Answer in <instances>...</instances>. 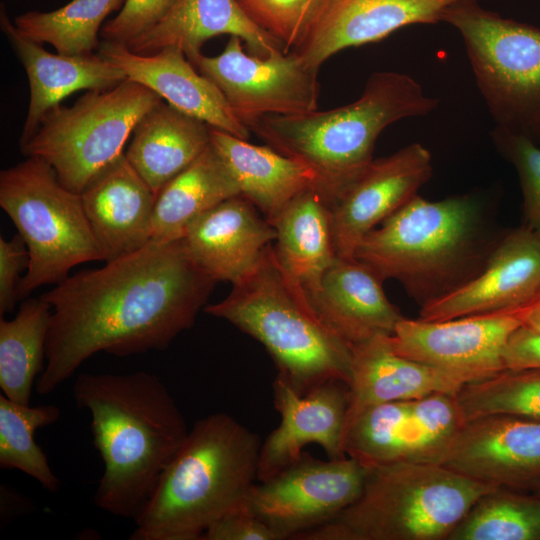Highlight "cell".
<instances>
[{"label":"cell","mask_w":540,"mask_h":540,"mask_svg":"<svg viewBox=\"0 0 540 540\" xmlns=\"http://www.w3.org/2000/svg\"><path fill=\"white\" fill-rule=\"evenodd\" d=\"M0 206L28 250L19 300L42 285L63 281L77 265L103 260L81 195L66 188L42 158L27 156L0 172Z\"/></svg>","instance_id":"ba28073f"},{"label":"cell","mask_w":540,"mask_h":540,"mask_svg":"<svg viewBox=\"0 0 540 540\" xmlns=\"http://www.w3.org/2000/svg\"><path fill=\"white\" fill-rule=\"evenodd\" d=\"M366 475L367 467L352 457L320 460L303 451L281 472L255 483L245 506L277 540L297 539L353 504Z\"/></svg>","instance_id":"8fae6325"},{"label":"cell","mask_w":540,"mask_h":540,"mask_svg":"<svg viewBox=\"0 0 540 540\" xmlns=\"http://www.w3.org/2000/svg\"><path fill=\"white\" fill-rule=\"evenodd\" d=\"M222 301L204 307L259 341L277 375L299 394L351 378V347L320 318L308 294L280 264L273 245L235 282Z\"/></svg>","instance_id":"5b68a950"},{"label":"cell","mask_w":540,"mask_h":540,"mask_svg":"<svg viewBox=\"0 0 540 540\" xmlns=\"http://www.w3.org/2000/svg\"><path fill=\"white\" fill-rule=\"evenodd\" d=\"M538 144L540 145V138H539Z\"/></svg>","instance_id":"ee69618b"},{"label":"cell","mask_w":540,"mask_h":540,"mask_svg":"<svg viewBox=\"0 0 540 540\" xmlns=\"http://www.w3.org/2000/svg\"><path fill=\"white\" fill-rule=\"evenodd\" d=\"M28 250L19 234L0 238V315L11 312L18 298L20 273L28 267Z\"/></svg>","instance_id":"f35d334b"},{"label":"cell","mask_w":540,"mask_h":540,"mask_svg":"<svg viewBox=\"0 0 540 540\" xmlns=\"http://www.w3.org/2000/svg\"><path fill=\"white\" fill-rule=\"evenodd\" d=\"M177 0H125L116 17L100 31L103 40L127 45L157 25Z\"/></svg>","instance_id":"74e56055"},{"label":"cell","mask_w":540,"mask_h":540,"mask_svg":"<svg viewBox=\"0 0 540 540\" xmlns=\"http://www.w3.org/2000/svg\"><path fill=\"white\" fill-rule=\"evenodd\" d=\"M161 100L156 92L129 78L111 89L89 90L70 107L51 108L30 139L20 145L21 151L45 160L66 188L81 194L124 153L137 123Z\"/></svg>","instance_id":"30bf717a"},{"label":"cell","mask_w":540,"mask_h":540,"mask_svg":"<svg viewBox=\"0 0 540 540\" xmlns=\"http://www.w3.org/2000/svg\"><path fill=\"white\" fill-rule=\"evenodd\" d=\"M540 293V236L521 225L507 232L482 270L421 306L419 319L441 321L521 307Z\"/></svg>","instance_id":"d6986e66"},{"label":"cell","mask_w":540,"mask_h":540,"mask_svg":"<svg viewBox=\"0 0 540 540\" xmlns=\"http://www.w3.org/2000/svg\"><path fill=\"white\" fill-rule=\"evenodd\" d=\"M319 0H237L246 15L290 52L302 38Z\"/></svg>","instance_id":"8d00e7d4"},{"label":"cell","mask_w":540,"mask_h":540,"mask_svg":"<svg viewBox=\"0 0 540 540\" xmlns=\"http://www.w3.org/2000/svg\"><path fill=\"white\" fill-rule=\"evenodd\" d=\"M467 383L457 374L397 354L387 335L352 345L344 439L355 420L372 407L438 393L457 394Z\"/></svg>","instance_id":"7402d4cb"},{"label":"cell","mask_w":540,"mask_h":540,"mask_svg":"<svg viewBox=\"0 0 540 540\" xmlns=\"http://www.w3.org/2000/svg\"><path fill=\"white\" fill-rule=\"evenodd\" d=\"M383 280L356 258L336 257L308 296L320 318L352 345L392 335L404 318L383 290Z\"/></svg>","instance_id":"d4e9b609"},{"label":"cell","mask_w":540,"mask_h":540,"mask_svg":"<svg viewBox=\"0 0 540 540\" xmlns=\"http://www.w3.org/2000/svg\"><path fill=\"white\" fill-rule=\"evenodd\" d=\"M521 307L441 321L404 317L388 342L401 356L457 374L468 383L480 381L506 369L504 351L523 325Z\"/></svg>","instance_id":"5bb4252c"},{"label":"cell","mask_w":540,"mask_h":540,"mask_svg":"<svg viewBox=\"0 0 540 540\" xmlns=\"http://www.w3.org/2000/svg\"><path fill=\"white\" fill-rule=\"evenodd\" d=\"M125 0H72L48 11H28L15 17L14 25L24 37L51 44L63 55H87L99 47L102 24Z\"/></svg>","instance_id":"1f68e13d"},{"label":"cell","mask_w":540,"mask_h":540,"mask_svg":"<svg viewBox=\"0 0 540 540\" xmlns=\"http://www.w3.org/2000/svg\"><path fill=\"white\" fill-rule=\"evenodd\" d=\"M440 463L367 467L358 499L298 540H448L473 505L497 489Z\"/></svg>","instance_id":"52a82bcc"},{"label":"cell","mask_w":540,"mask_h":540,"mask_svg":"<svg viewBox=\"0 0 540 540\" xmlns=\"http://www.w3.org/2000/svg\"><path fill=\"white\" fill-rule=\"evenodd\" d=\"M211 144L237 182L240 193L270 222L301 192L316 187L318 178L305 164L270 146L249 143L210 126Z\"/></svg>","instance_id":"4316f807"},{"label":"cell","mask_w":540,"mask_h":540,"mask_svg":"<svg viewBox=\"0 0 540 540\" xmlns=\"http://www.w3.org/2000/svg\"><path fill=\"white\" fill-rule=\"evenodd\" d=\"M201 540H277L270 528L246 506L222 516L204 532Z\"/></svg>","instance_id":"ab89813d"},{"label":"cell","mask_w":540,"mask_h":540,"mask_svg":"<svg viewBox=\"0 0 540 540\" xmlns=\"http://www.w3.org/2000/svg\"><path fill=\"white\" fill-rule=\"evenodd\" d=\"M504 363L511 370L540 368V331L519 327L506 345Z\"/></svg>","instance_id":"60d3db41"},{"label":"cell","mask_w":540,"mask_h":540,"mask_svg":"<svg viewBox=\"0 0 540 540\" xmlns=\"http://www.w3.org/2000/svg\"><path fill=\"white\" fill-rule=\"evenodd\" d=\"M448 540H540V496L497 488L473 505Z\"/></svg>","instance_id":"836d02e7"},{"label":"cell","mask_w":540,"mask_h":540,"mask_svg":"<svg viewBox=\"0 0 540 540\" xmlns=\"http://www.w3.org/2000/svg\"><path fill=\"white\" fill-rule=\"evenodd\" d=\"M240 194L229 168L210 144L157 193L151 240L173 242L182 239L197 217Z\"/></svg>","instance_id":"f546056e"},{"label":"cell","mask_w":540,"mask_h":540,"mask_svg":"<svg viewBox=\"0 0 540 540\" xmlns=\"http://www.w3.org/2000/svg\"><path fill=\"white\" fill-rule=\"evenodd\" d=\"M432 173L431 154L419 143L373 159L331 206L337 256L355 258L362 239L418 195Z\"/></svg>","instance_id":"2e32d148"},{"label":"cell","mask_w":540,"mask_h":540,"mask_svg":"<svg viewBox=\"0 0 540 540\" xmlns=\"http://www.w3.org/2000/svg\"><path fill=\"white\" fill-rule=\"evenodd\" d=\"M490 136L496 150L518 175L523 196L522 225L540 236V145L523 134L498 126Z\"/></svg>","instance_id":"d590c367"},{"label":"cell","mask_w":540,"mask_h":540,"mask_svg":"<svg viewBox=\"0 0 540 540\" xmlns=\"http://www.w3.org/2000/svg\"><path fill=\"white\" fill-rule=\"evenodd\" d=\"M78 408L91 416L93 445L104 464L94 502L134 519L184 442L185 418L154 373H81L73 384Z\"/></svg>","instance_id":"7a4b0ae2"},{"label":"cell","mask_w":540,"mask_h":540,"mask_svg":"<svg viewBox=\"0 0 540 540\" xmlns=\"http://www.w3.org/2000/svg\"><path fill=\"white\" fill-rule=\"evenodd\" d=\"M523 327L540 331V293L521 307Z\"/></svg>","instance_id":"b9f144b4"},{"label":"cell","mask_w":540,"mask_h":540,"mask_svg":"<svg viewBox=\"0 0 540 540\" xmlns=\"http://www.w3.org/2000/svg\"><path fill=\"white\" fill-rule=\"evenodd\" d=\"M273 396L281 421L262 442L258 481H266L295 462L310 443L318 444L329 459L346 457L344 428L349 386L343 381L322 383L301 395L276 375Z\"/></svg>","instance_id":"ac0fdd59"},{"label":"cell","mask_w":540,"mask_h":540,"mask_svg":"<svg viewBox=\"0 0 540 540\" xmlns=\"http://www.w3.org/2000/svg\"><path fill=\"white\" fill-rule=\"evenodd\" d=\"M51 306L41 296L24 300L11 320L0 319V388L8 399L30 405L45 364Z\"/></svg>","instance_id":"4dcf8cb0"},{"label":"cell","mask_w":540,"mask_h":540,"mask_svg":"<svg viewBox=\"0 0 540 540\" xmlns=\"http://www.w3.org/2000/svg\"><path fill=\"white\" fill-rule=\"evenodd\" d=\"M80 195L104 261L129 255L151 241L156 194L125 153L100 171Z\"/></svg>","instance_id":"44dd1931"},{"label":"cell","mask_w":540,"mask_h":540,"mask_svg":"<svg viewBox=\"0 0 540 540\" xmlns=\"http://www.w3.org/2000/svg\"><path fill=\"white\" fill-rule=\"evenodd\" d=\"M441 464L494 487L533 491L540 484V421L510 414L466 420Z\"/></svg>","instance_id":"9a60e30c"},{"label":"cell","mask_w":540,"mask_h":540,"mask_svg":"<svg viewBox=\"0 0 540 540\" xmlns=\"http://www.w3.org/2000/svg\"><path fill=\"white\" fill-rule=\"evenodd\" d=\"M98 54L176 109L213 128L249 139L251 131L235 115L220 89L197 72L179 48L165 47L144 55L134 53L124 44L103 40Z\"/></svg>","instance_id":"ffe728a7"},{"label":"cell","mask_w":540,"mask_h":540,"mask_svg":"<svg viewBox=\"0 0 540 540\" xmlns=\"http://www.w3.org/2000/svg\"><path fill=\"white\" fill-rule=\"evenodd\" d=\"M533 493L540 496V484L533 490Z\"/></svg>","instance_id":"7bdbcfd3"},{"label":"cell","mask_w":540,"mask_h":540,"mask_svg":"<svg viewBox=\"0 0 540 540\" xmlns=\"http://www.w3.org/2000/svg\"><path fill=\"white\" fill-rule=\"evenodd\" d=\"M269 223L276 231L273 248L280 264L312 296L337 257L331 204L312 187L294 197Z\"/></svg>","instance_id":"f1b7e54d"},{"label":"cell","mask_w":540,"mask_h":540,"mask_svg":"<svg viewBox=\"0 0 540 540\" xmlns=\"http://www.w3.org/2000/svg\"><path fill=\"white\" fill-rule=\"evenodd\" d=\"M60 418L55 405L31 407L0 395V467L17 469L40 485L56 492L60 480L52 471L46 454L36 443L37 429L51 425Z\"/></svg>","instance_id":"d6a6232c"},{"label":"cell","mask_w":540,"mask_h":540,"mask_svg":"<svg viewBox=\"0 0 540 540\" xmlns=\"http://www.w3.org/2000/svg\"><path fill=\"white\" fill-rule=\"evenodd\" d=\"M464 422L456 394L385 403L355 420L345 435L344 452L366 467L402 461L441 464Z\"/></svg>","instance_id":"4fadbf2b"},{"label":"cell","mask_w":540,"mask_h":540,"mask_svg":"<svg viewBox=\"0 0 540 540\" xmlns=\"http://www.w3.org/2000/svg\"><path fill=\"white\" fill-rule=\"evenodd\" d=\"M262 441L226 413L199 419L135 518L132 540H201L225 514L245 506Z\"/></svg>","instance_id":"3957f363"},{"label":"cell","mask_w":540,"mask_h":540,"mask_svg":"<svg viewBox=\"0 0 540 540\" xmlns=\"http://www.w3.org/2000/svg\"><path fill=\"white\" fill-rule=\"evenodd\" d=\"M275 238L274 227L240 194L197 217L182 240L205 273L217 282L233 283Z\"/></svg>","instance_id":"cb8c5ba5"},{"label":"cell","mask_w":540,"mask_h":540,"mask_svg":"<svg viewBox=\"0 0 540 540\" xmlns=\"http://www.w3.org/2000/svg\"><path fill=\"white\" fill-rule=\"evenodd\" d=\"M470 196L429 201L419 195L371 230L354 257L383 281H399L421 306L475 277L494 246Z\"/></svg>","instance_id":"8992f818"},{"label":"cell","mask_w":540,"mask_h":540,"mask_svg":"<svg viewBox=\"0 0 540 540\" xmlns=\"http://www.w3.org/2000/svg\"><path fill=\"white\" fill-rule=\"evenodd\" d=\"M210 144L208 124L161 100L135 126L125 156L157 195Z\"/></svg>","instance_id":"83f0119b"},{"label":"cell","mask_w":540,"mask_h":540,"mask_svg":"<svg viewBox=\"0 0 540 540\" xmlns=\"http://www.w3.org/2000/svg\"><path fill=\"white\" fill-rule=\"evenodd\" d=\"M1 30L14 48L29 80L30 101L20 137L25 143L43 116L67 96L79 90H107L123 82L124 72L99 54L63 55L45 50L24 37L0 7Z\"/></svg>","instance_id":"603a6c76"},{"label":"cell","mask_w":540,"mask_h":540,"mask_svg":"<svg viewBox=\"0 0 540 540\" xmlns=\"http://www.w3.org/2000/svg\"><path fill=\"white\" fill-rule=\"evenodd\" d=\"M438 104L439 99L427 95L411 76L379 71L350 104L264 116L248 128L277 152L311 168L318 190L332 206L373 161L375 143L386 127L428 115Z\"/></svg>","instance_id":"277c9868"},{"label":"cell","mask_w":540,"mask_h":540,"mask_svg":"<svg viewBox=\"0 0 540 540\" xmlns=\"http://www.w3.org/2000/svg\"><path fill=\"white\" fill-rule=\"evenodd\" d=\"M459 0H319L299 43L291 51L307 67L339 51L382 40L401 28L442 21Z\"/></svg>","instance_id":"e0dca14e"},{"label":"cell","mask_w":540,"mask_h":540,"mask_svg":"<svg viewBox=\"0 0 540 540\" xmlns=\"http://www.w3.org/2000/svg\"><path fill=\"white\" fill-rule=\"evenodd\" d=\"M223 34L239 37L254 56L285 52L278 40L246 15L237 0H177L157 25L126 46L144 55L176 47L191 62L207 40Z\"/></svg>","instance_id":"484cf974"},{"label":"cell","mask_w":540,"mask_h":540,"mask_svg":"<svg viewBox=\"0 0 540 540\" xmlns=\"http://www.w3.org/2000/svg\"><path fill=\"white\" fill-rule=\"evenodd\" d=\"M216 283L182 239L151 240L101 268L68 276L41 295L51 317L36 392L53 393L98 352L125 357L165 350L193 326Z\"/></svg>","instance_id":"6da1fadb"},{"label":"cell","mask_w":540,"mask_h":540,"mask_svg":"<svg viewBox=\"0 0 540 540\" xmlns=\"http://www.w3.org/2000/svg\"><path fill=\"white\" fill-rule=\"evenodd\" d=\"M456 398L465 421L490 414L540 421V368L505 369L465 384Z\"/></svg>","instance_id":"e575fe53"},{"label":"cell","mask_w":540,"mask_h":540,"mask_svg":"<svg viewBox=\"0 0 540 540\" xmlns=\"http://www.w3.org/2000/svg\"><path fill=\"white\" fill-rule=\"evenodd\" d=\"M442 21L463 42L480 93L495 126L540 138V28L459 0Z\"/></svg>","instance_id":"9c48e42d"},{"label":"cell","mask_w":540,"mask_h":540,"mask_svg":"<svg viewBox=\"0 0 540 540\" xmlns=\"http://www.w3.org/2000/svg\"><path fill=\"white\" fill-rule=\"evenodd\" d=\"M243 41L230 36L221 54H199L191 61L222 92L247 127L269 115H294L318 108V71L292 51L258 57L244 52Z\"/></svg>","instance_id":"7c38bea8"}]
</instances>
